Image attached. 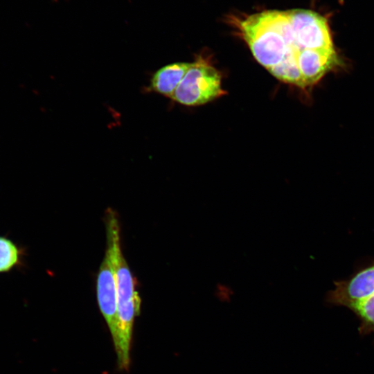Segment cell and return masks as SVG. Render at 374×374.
I'll use <instances>...</instances> for the list:
<instances>
[{
	"mask_svg": "<svg viewBox=\"0 0 374 374\" xmlns=\"http://www.w3.org/2000/svg\"><path fill=\"white\" fill-rule=\"evenodd\" d=\"M228 19L257 62L281 82L306 89L340 65L328 24L314 11L266 10Z\"/></svg>",
	"mask_w": 374,
	"mask_h": 374,
	"instance_id": "cell-1",
	"label": "cell"
},
{
	"mask_svg": "<svg viewBox=\"0 0 374 374\" xmlns=\"http://www.w3.org/2000/svg\"><path fill=\"white\" fill-rule=\"evenodd\" d=\"M107 247L115 273L117 292L118 330L114 341L119 368L127 370L130 363L132 327L140 312L141 299L136 290L135 281L121 247L120 226L114 211L107 213Z\"/></svg>",
	"mask_w": 374,
	"mask_h": 374,
	"instance_id": "cell-2",
	"label": "cell"
},
{
	"mask_svg": "<svg viewBox=\"0 0 374 374\" xmlns=\"http://www.w3.org/2000/svg\"><path fill=\"white\" fill-rule=\"evenodd\" d=\"M220 71L203 56L197 57L178 84L171 99L186 106H198L224 96Z\"/></svg>",
	"mask_w": 374,
	"mask_h": 374,
	"instance_id": "cell-3",
	"label": "cell"
},
{
	"mask_svg": "<svg viewBox=\"0 0 374 374\" xmlns=\"http://www.w3.org/2000/svg\"><path fill=\"white\" fill-rule=\"evenodd\" d=\"M334 285L326 295V301L353 309L374 293V262L357 269L347 278L335 281Z\"/></svg>",
	"mask_w": 374,
	"mask_h": 374,
	"instance_id": "cell-4",
	"label": "cell"
},
{
	"mask_svg": "<svg viewBox=\"0 0 374 374\" xmlns=\"http://www.w3.org/2000/svg\"><path fill=\"white\" fill-rule=\"evenodd\" d=\"M96 291L99 308L114 341L118 330L117 292L114 269L107 250L98 273Z\"/></svg>",
	"mask_w": 374,
	"mask_h": 374,
	"instance_id": "cell-5",
	"label": "cell"
},
{
	"mask_svg": "<svg viewBox=\"0 0 374 374\" xmlns=\"http://www.w3.org/2000/svg\"><path fill=\"white\" fill-rule=\"evenodd\" d=\"M189 66L190 62H177L159 69L151 79L150 89L166 97L171 98Z\"/></svg>",
	"mask_w": 374,
	"mask_h": 374,
	"instance_id": "cell-6",
	"label": "cell"
},
{
	"mask_svg": "<svg viewBox=\"0 0 374 374\" xmlns=\"http://www.w3.org/2000/svg\"><path fill=\"white\" fill-rule=\"evenodd\" d=\"M25 254L24 247L6 236L0 235V274L22 267Z\"/></svg>",
	"mask_w": 374,
	"mask_h": 374,
	"instance_id": "cell-7",
	"label": "cell"
},
{
	"mask_svg": "<svg viewBox=\"0 0 374 374\" xmlns=\"http://www.w3.org/2000/svg\"><path fill=\"white\" fill-rule=\"evenodd\" d=\"M350 310L360 321V335L374 333V293Z\"/></svg>",
	"mask_w": 374,
	"mask_h": 374,
	"instance_id": "cell-8",
	"label": "cell"
},
{
	"mask_svg": "<svg viewBox=\"0 0 374 374\" xmlns=\"http://www.w3.org/2000/svg\"><path fill=\"white\" fill-rule=\"evenodd\" d=\"M234 294L231 286L224 283H218L214 290L215 298L222 303H229L231 301Z\"/></svg>",
	"mask_w": 374,
	"mask_h": 374,
	"instance_id": "cell-9",
	"label": "cell"
}]
</instances>
